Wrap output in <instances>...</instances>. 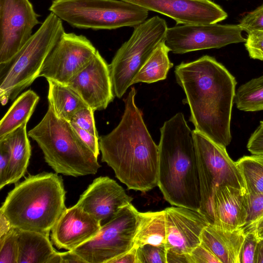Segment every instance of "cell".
I'll use <instances>...</instances> for the list:
<instances>
[{"label": "cell", "mask_w": 263, "mask_h": 263, "mask_svg": "<svg viewBox=\"0 0 263 263\" xmlns=\"http://www.w3.org/2000/svg\"><path fill=\"white\" fill-rule=\"evenodd\" d=\"M234 101L240 110H263V75L240 85L236 91Z\"/></svg>", "instance_id": "83f0119b"}, {"label": "cell", "mask_w": 263, "mask_h": 263, "mask_svg": "<svg viewBox=\"0 0 263 263\" xmlns=\"http://www.w3.org/2000/svg\"><path fill=\"white\" fill-rule=\"evenodd\" d=\"M166 239L164 210L139 212V221L134 237L133 247L145 245L165 246Z\"/></svg>", "instance_id": "cb8c5ba5"}, {"label": "cell", "mask_w": 263, "mask_h": 263, "mask_svg": "<svg viewBox=\"0 0 263 263\" xmlns=\"http://www.w3.org/2000/svg\"><path fill=\"white\" fill-rule=\"evenodd\" d=\"M139 263H167L165 246L145 245L137 249Z\"/></svg>", "instance_id": "4dcf8cb0"}, {"label": "cell", "mask_w": 263, "mask_h": 263, "mask_svg": "<svg viewBox=\"0 0 263 263\" xmlns=\"http://www.w3.org/2000/svg\"><path fill=\"white\" fill-rule=\"evenodd\" d=\"M242 31L238 24L177 25L167 28L164 42L170 51L183 54L245 42Z\"/></svg>", "instance_id": "7c38bea8"}, {"label": "cell", "mask_w": 263, "mask_h": 263, "mask_svg": "<svg viewBox=\"0 0 263 263\" xmlns=\"http://www.w3.org/2000/svg\"><path fill=\"white\" fill-rule=\"evenodd\" d=\"M185 95L195 129L224 147L232 140L231 121L237 82L214 58L205 55L182 62L174 70Z\"/></svg>", "instance_id": "6da1fadb"}, {"label": "cell", "mask_w": 263, "mask_h": 263, "mask_svg": "<svg viewBox=\"0 0 263 263\" xmlns=\"http://www.w3.org/2000/svg\"><path fill=\"white\" fill-rule=\"evenodd\" d=\"M248 212L246 222L242 228L245 234L251 231L263 218V194H247Z\"/></svg>", "instance_id": "f546056e"}, {"label": "cell", "mask_w": 263, "mask_h": 263, "mask_svg": "<svg viewBox=\"0 0 263 263\" xmlns=\"http://www.w3.org/2000/svg\"><path fill=\"white\" fill-rule=\"evenodd\" d=\"M259 241L254 231L246 234L240 253V263H256Z\"/></svg>", "instance_id": "1f68e13d"}, {"label": "cell", "mask_w": 263, "mask_h": 263, "mask_svg": "<svg viewBox=\"0 0 263 263\" xmlns=\"http://www.w3.org/2000/svg\"><path fill=\"white\" fill-rule=\"evenodd\" d=\"M197 168L200 191L199 212L213 224V200L216 189L223 185L245 190L242 177L236 163L228 155L226 147L220 145L194 129Z\"/></svg>", "instance_id": "9c48e42d"}, {"label": "cell", "mask_w": 263, "mask_h": 263, "mask_svg": "<svg viewBox=\"0 0 263 263\" xmlns=\"http://www.w3.org/2000/svg\"><path fill=\"white\" fill-rule=\"evenodd\" d=\"M27 124L0 140L7 144L10 155L8 185L16 183L25 175L31 155V147L26 130Z\"/></svg>", "instance_id": "7402d4cb"}, {"label": "cell", "mask_w": 263, "mask_h": 263, "mask_svg": "<svg viewBox=\"0 0 263 263\" xmlns=\"http://www.w3.org/2000/svg\"><path fill=\"white\" fill-rule=\"evenodd\" d=\"M163 14L177 24H216L226 19L228 14L210 0H122Z\"/></svg>", "instance_id": "9a60e30c"}, {"label": "cell", "mask_w": 263, "mask_h": 263, "mask_svg": "<svg viewBox=\"0 0 263 263\" xmlns=\"http://www.w3.org/2000/svg\"><path fill=\"white\" fill-rule=\"evenodd\" d=\"M48 105L59 118L70 121L80 110L89 107L80 96L68 84L47 80Z\"/></svg>", "instance_id": "603a6c76"}, {"label": "cell", "mask_w": 263, "mask_h": 263, "mask_svg": "<svg viewBox=\"0 0 263 263\" xmlns=\"http://www.w3.org/2000/svg\"><path fill=\"white\" fill-rule=\"evenodd\" d=\"M130 38L119 48L109 65L115 95L121 98L139 70L158 45L164 41L166 22L153 16L134 27Z\"/></svg>", "instance_id": "ba28073f"}, {"label": "cell", "mask_w": 263, "mask_h": 263, "mask_svg": "<svg viewBox=\"0 0 263 263\" xmlns=\"http://www.w3.org/2000/svg\"><path fill=\"white\" fill-rule=\"evenodd\" d=\"M166 216L167 263H189L187 255L201 243L203 229L210 223L199 211L172 206Z\"/></svg>", "instance_id": "4fadbf2b"}, {"label": "cell", "mask_w": 263, "mask_h": 263, "mask_svg": "<svg viewBox=\"0 0 263 263\" xmlns=\"http://www.w3.org/2000/svg\"><path fill=\"white\" fill-rule=\"evenodd\" d=\"M242 31L248 33L254 31H263V4L248 13L238 24Z\"/></svg>", "instance_id": "d6a6232c"}, {"label": "cell", "mask_w": 263, "mask_h": 263, "mask_svg": "<svg viewBox=\"0 0 263 263\" xmlns=\"http://www.w3.org/2000/svg\"><path fill=\"white\" fill-rule=\"evenodd\" d=\"M95 111L90 107L78 111L72 118L71 122L96 136H99L94 118Z\"/></svg>", "instance_id": "e575fe53"}, {"label": "cell", "mask_w": 263, "mask_h": 263, "mask_svg": "<svg viewBox=\"0 0 263 263\" xmlns=\"http://www.w3.org/2000/svg\"><path fill=\"white\" fill-rule=\"evenodd\" d=\"M39 16L29 0H0L1 71L30 38Z\"/></svg>", "instance_id": "8fae6325"}, {"label": "cell", "mask_w": 263, "mask_h": 263, "mask_svg": "<svg viewBox=\"0 0 263 263\" xmlns=\"http://www.w3.org/2000/svg\"><path fill=\"white\" fill-rule=\"evenodd\" d=\"M28 135L57 174L75 177L95 175L101 166L70 122L58 117L49 105L43 119Z\"/></svg>", "instance_id": "5b68a950"}, {"label": "cell", "mask_w": 263, "mask_h": 263, "mask_svg": "<svg viewBox=\"0 0 263 263\" xmlns=\"http://www.w3.org/2000/svg\"><path fill=\"white\" fill-rule=\"evenodd\" d=\"M256 263H263V240L259 239L256 259Z\"/></svg>", "instance_id": "7bdbcfd3"}, {"label": "cell", "mask_w": 263, "mask_h": 263, "mask_svg": "<svg viewBox=\"0 0 263 263\" xmlns=\"http://www.w3.org/2000/svg\"><path fill=\"white\" fill-rule=\"evenodd\" d=\"M248 212L246 190L227 185L216 189L213 200V224L229 230L242 228Z\"/></svg>", "instance_id": "d6986e66"}, {"label": "cell", "mask_w": 263, "mask_h": 263, "mask_svg": "<svg viewBox=\"0 0 263 263\" xmlns=\"http://www.w3.org/2000/svg\"><path fill=\"white\" fill-rule=\"evenodd\" d=\"M49 10L73 27L93 30L135 27L148 15L147 9L122 0H52Z\"/></svg>", "instance_id": "52a82bcc"}, {"label": "cell", "mask_w": 263, "mask_h": 263, "mask_svg": "<svg viewBox=\"0 0 263 263\" xmlns=\"http://www.w3.org/2000/svg\"><path fill=\"white\" fill-rule=\"evenodd\" d=\"M10 155L6 143L0 140V189L8 185Z\"/></svg>", "instance_id": "8d00e7d4"}, {"label": "cell", "mask_w": 263, "mask_h": 263, "mask_svg": "<svg viewBox=\"0 0 263 263\" xmlns=\"http://www.w3.org/2000/svg\"><path fill=\"white\" fill-rule=\"evenodd\" d=\"M63 180L57 173L30 175L15 183L0 211L12 227L49 234L66 209Z\"/></svg>", "instance_id": "277c9868"}, {"label": "cell", "mask_w": 263, "mask_h": 263, "mask_svg": "<svg viewBox=\"0 0 263 263\" xmlns=\"http://www.w3.org/2000/svg\"><path fill=\"white\" fill-rule=\"evenodd\" d=\"M70 122L80 139L98 158L100 152L99 143V136H96L89 132L80 128L76 124L71 122Z\"/></svg>", "instance_id": "74e56055"}, {"label": "cell", "mask_w": 263, "mask_h": 263, "mask_svg": "<svg viewBox=\"0 0 263 263\" xmlns=\"http://www.w3.org/2000/svg\"><path fill=\"white\" fill-rule=\"evenodd\" d=\"M133 200L115 180L100 176L88 185L76 204L102 223L108 221Z\"/></svg>", "instance_id": "e0dca14e"}, {"label": "cell", "mask_w": 263, "mask_h": 263, "mask_svg": "<svg viewBox=\"0 0 263 263\" xmlns=\"http://www.w3.org/2000/svg\"><path fill=\"white\" fill-rule=\"evenodd\" d=\"M17 229V263H50L57 253L49 234Z\"/></svg>", "instance_id": "44dd1931"}, {"label": "cell", "mask_w": 263, "mask_h": 263, "mask_svg": "<svg viewBox=\"0 0 263 263\" xmlns=\"http://www.w3.org/2000/svg\"><path fill=\"white\" fill-rule=\"evenodd\" d=\"M247 147L253 155H263V121L250 137Z\"/></svg>", "instance_id": "f35d334b"}, {"label": "cell", "mask_w": 263, "mask_h": 263, "mask_svg": "<svg viewBox=\"0 0 263 263\" xmlns=\"http://www.w3.org/2000/svg\"><path fill=\"white\" fill-rule=\"evenodd\" d=\"M189 263H221L220 260L200 243L188 255Z\"/></svg>", "instance_id": "d590c367"}, {"label": "cell", "mask_w": 263, "mask_h": 263, "mask_svg": "<svg viewBox=\"0 0 263 263\" xmlns=\"http://www.w3.org/2000/svg\"><path fill=\"white\" fill-rule=\"evenodd\" d=\"M17 229L13 227L0 237V263H17Z\"/></svg>", "instance_id": "f1b7e54d"}, {"label": "cell", "mask_w": 263, "mask_h": 263, "mask_svg": "<svg viewBox=\"0 0 263 263\" xmlns=\"http://www.w3.org/2000/svg\"><path fill=\"white\" fill-rule=\"evenodd\" d=\"M245 236L242 228L229 230L210 223L202 232L201 243L209 249L221 263H240Z\"/></svg>", "instance_id": "ffe728a7"}, {"label": "cell", "mask_w": 263, "mask_h": 263, "mask_svg": "<svg viewBox=\"0 0 263 263\" xmlns=\"http://www.w3.org/2000/svg\"><path fill=\"white\" fill-rule=\"evenodd\" d=\"M245 46L251 59L263 61V31L248 33Z\"/></svg>", "instance_id": "836d02e7"}, {"label": "cell", "mask_w": 263, "mask_h": 263, "mask_svg": "<svg viewBox=\"0 0 263 263\" xmlns=\"http://www.w3.org/2000/svg\"><path fill=\"white\" fill-rule=\"evenodd\" d=\"M62 21L50 12L9 65L0 85L2 106L39 77L46 58L65 32Z\"/></svg>", "instance_id": "8992f818"}, {"label": "cell", "mask_w": 263, "mask_h": 263, "mask_svg": "<svg viewBox=\"0 0 263 263\" xmlns=\"http://www.w3.org/2000/svg\"><path fill=\"white\" fill-rule=\"evenodd\" d=\"M137 249L133 247L129 251L112 259L109 263H139Z\"/></svg>", "instance_id": "ab89813d"}, {"label": "cell", "mask_w": 263, "mask_h": 263, "mask_svg": "<svg viewBox=\"0 0 263 263\" xmlns=\"http://www.w3.org/2000/svg\"><path fill=\"white\" fill-rule=\"evenodd\" d=\"M12 228L8 219L0 211V237L7 233Z\"/></svg>", "instance_id": "b9f144b4"}, {"label": "cell", "mask_w": 263, "mask_h": 263, "mask_svg": "<svg viewBox=\"0 0 263 263\" xmlns=\"http://www.w3.org/2000/svg\"><path fill=\"white\" fill-rule=\"evenodd\" d=\"M160 129L157 186L171 205L198 211L201 197L193 130L181 112Z\"/></svg>", "instance_id": "3957f363"}, {"label": "cell", "mask_w": 263, "mask_h": 263, "mask_svg": "<svg viewBox=\"0 0 263 263\" xmlns=\"http://www.w3.org/2000/svg\"><path fill=\"white\" fill-rule=\"evenodd\" d=\"M61 263H85V261L74 251L60 252Z\"/></svg>", "instance_id": "60d3db41"}, {"label": "cell", "mask_w": 263, "mask_h": 263, "mask_svg": "<svg viewBox=\"0 0 263 263\" xmlns=\"http://www.w3.org/2000/svg\"><path fill=\"white\" fill-rule=\"evenodd\" d=\"M130 89L118 125L99 138L101 161L129 190L146 192L158 185L159 147L151 137Z\"/></svg>", "instance_id": "7a4b0ae2"}, {"label": "cell", "mask_w": 263, "mask_h": 263, "mask_svg": "<svg viewBox=\"0 0 263 263\" xmlns=\"http://www.w3.org/2000/svg\"><path fill=\"white\" fill-rule=\"evenodd\" d=\"M235 163L242 177L246 193L263 194V155L244 156Z\"/></svg>", "instance_id": "4316f807"}, {"label": "cell", "mask_w": 263, "mask_h": 263, "mask_svg": "<svg viewBox=\"0 0 263 263\" xmlns=\"http://www.w3.org/2000/svg\"><path fill=\"white\" fill-rule=\"evenodd\" d=\"M101 222L76 204L66 209L51 232V240L58 249L72 250L94 237Z\"/></svg>", "instance_id": "ac0fdd59"}, {"label": "cell", "mask_w": 263, "mask_h": 263, "mask_svg": "<svg viewBox=\"0 0 263 263\" xmlns=\"http://www.w3.org/2000/svg\"><path fill=\"white\" fill-rule=\"evenodd\" d=\"M169 49L164 42L161 43L153 51L137 74L133 84L152 83L165 80L173 63L169 59Z\"/></svg>", "instance_id": "484cf974"}, {"label": "cell", "mask_w": 263, "mask_h": 263, "mask_svg": "<svg viewBox=\"0 0 263 263\" xmlns=\"http://www.w3.org/2000/svg\"><path fill=\"white\" fill-rule=\"evenodd\" d=\"M39 99V96L31 89L26 90L16 98L1 120L0 139L27 123Z\"/></svg>", "instance_id": "d4e9b609"}, {"label": "cell", "mask_w": 263, "mask_h": 263, "mask_svg": "<svg viewBox=\"0 0 263 263\" xmlns=\"http://www.w3.org/2000/svg\"><path fill=\"white\" fill-rule=\"evenodd\" d=\"M254 231L259 239L263 240V218L256 224L251 231Z\"/></svg>", "instance_id": "ee69618b"}, {"label": "cell", "mask_w": 263, "mask_h": 263, "mask_svg": "<svg viewBox=\"0 0 263 263\" xmlns=\"http://www.w3.org/2000/svg\"><path fill=\"white\" fill-rule=\"evenodd\" d=\"M67 84L94 111L106 109L114 99L109 65L98 50Z\"/></svg>", "instance_id": "2e32d148"}, {"label": "cell", "mask_w": 263, "mask_h": 263, "mask_svg": "<svg viewBox=\"0 0 263 263\" xmlns=\"http://www.w3.org/2000/svg\"><path fill=\"white\" fill-rule=\"evenodd\" d=\"M97 51L86 36L65 32L46 58L39 77L67 84Z\"/></svg>", "instance_id": "5bb4252c"}, {"label": "cell", "mask_w": 263, "mask_h": 263, "mask_svg": "<svg viewBox=\"0 0 263 263\" xmlns=\"http://www.w3.org/2000/svg\"><path fill=\"white\" fill-rule=\"evenodd\" d=\"M139 212L130 203L102 225L92 238L72 250L85 263H109L134 246Z\"/></svg>", "instance_id": "30bf717a"}]
</instances>
